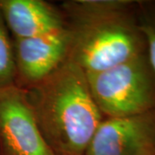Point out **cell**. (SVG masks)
Segmentation results:
<instances>
[{"mask_svg": "<svg viewBox=\"0 0 155 155\" xmlns=\"http://www.w3.org/2000/svg\"><path fill=\"white\" fill-rule=\"evenodd\" d=\"M38 126L56 155H84L104 119L89 88L85 72L67 59L28 89Z\"/></svg>", "mask_w": 155, "mask_h": 155, "instance_id": "cell-2", "label": "cell"}, {"mask_svg": "<svg viewBox=\"0 0 155 155\" xmlns=\"http://www.w3.org/2000/svg\"><path fill=\"white\" fill-rule=\"evenodd\" d=\"M86 76L104 117L135 116L155 109V72L147 52Z\"/></svg>", "mask_w": 155, "mask_h": 155, "instance_id": "cell-3", "label": "cell"}, {"mask_svg": "<svg viewBox=\"0 0 155 155\" xmlns=\"http://www.w3.org/2000/svg\"><path fill=\"white\" fill-rule=\"evenodd\" d=\"M62 8L70 34L68 59L86 75L147 52L136 1L72 0Z\"/></svg>", "mask_w": 155, "mask_h": 155, "instance_id": "cell-1", "label": "cell"}, {"mask_svg": "<svg viewBox=\"0 0 155 155\" xmlns=\"http://www.w3.org/2000/svg\"><path fill=\"white\" fill-rule=\"evenodd\" d=\"M140 26L147 41V52L155 72V0L136 1Z\"/></svg>", "mask_w": 155, "mask_h": 155, "instance_id": "cell-9", "label": "cell"}, {"mask_svg": "<svg viewBox=\"0 0 155 155\" xmlns=\"http://www.w3.org/2000/svg\"><path fill=\"white\" fill-rule=\"evenodd\" d=\"M13 40L0 11V89L15 84Z\"/></svg>", "mask_w": 155, "mask_h": 155, "instance_id": "cell-8", "label": "cell"}, {"mask_svg": "<svg viewBox=\"0 0 155 155\" xmlns=\"http://www.w3.org/2000/svg\"><path fill=\"white\" fill-rule=\"evenodd\" d=\"M84 155H155V109L135 116L104 117Z\"/></svg>", "mask_w": 155, "mask_h": 155, "instance_id": "cell-5", "label": "cell"}, {"mask_svg": "<svg viewBox=\"0 0 155 155\" xmlns=\"http://www.w3.org/2000/svg\"><path fill=\"white\" fill-rule=\"evenodd\" d=\"M69 48L67 26L43 35L13 40L15 84L28 89L42 81L68 59Z\"/></svg>", "mask_w": 155, "mask_h": 155, "instance_id": "cell-6", "label": "cell"}, {"mask_svg": "<svg viewBox=\"0 0 155 155\" xmlns=\"http://www.w3.org/2000/svg\"><path fill=\"white\" fill-rule=\"evenodd\" d=\"M0 11L13 40L43 35L67 26L63 11L43 0H0Z\"/></svg>", "mask_w": 155, "mask_h": 155, "instance_id": "cell-7", "label": "cell"}, {"mask_svg": "<svg viewBox=\"0 0 155 155\" xmlns=\"http://www.w3.org/2000/svg\"><path fill=\"white\" fill-rule=\"evenodd\" d=\"M0 155H56L36 122L27 91L0 89Z\"/></svg>", "mask_w": 155, "mask_h": 155, "instance_id": "cell-4", "label": "cell"}]
</instances>
